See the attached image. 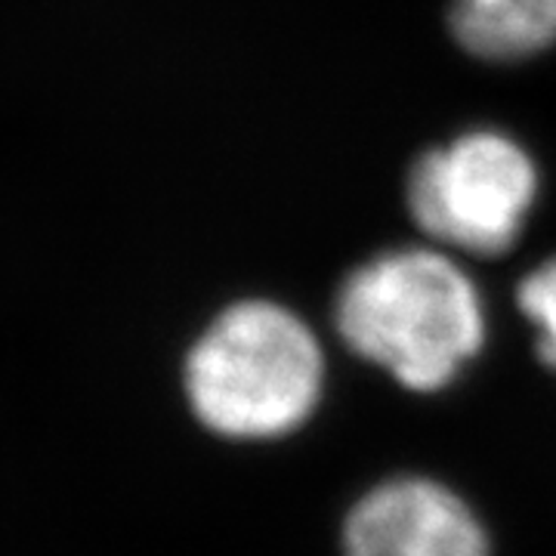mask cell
<instances>
[{
	"label": "cell",
	"mask_w": 556,
	"mask_h": 556,
	"mask_svg": "<svg viewBox=\"0 0 556 556\" xmlns=\"http://www.w3.org/2000/svg\"><path fill=\"white\" fill-rule=\"evenodd\" d=\"M334 325L356 356L420 393L452 383L485 340L477 285L455 260L427 248L362 263L340 288Z\"/></svg>",
	"instance_id": "1"
},
{
	"label": "cell",
	"mask_w": 556,
	"mask_h": 556,
	"mask_svg": "<svg viewBox=\"0 0 556 556\" xmlns=\"http://www.w3.org/2000/svg\"><path fill=\"white\" fill-rule=\"evenodd\" d=\"M321 375L313 331L278 303L248 300L201 334L186 362V393L219 437L273 439L313 415Z\"/></svg>",
	"instance_id": "2"
},
{
	"label": "cell",
	"mask_w": 556,
	"mask_h": 556,
	"mask_svg": "<svg viewBox=\"0 0 556 556\" xmlns=\"http://www.w3.org/2000/svg\"><path fill=\"white\" fill-rule=\"evenodd\" d=\"M535 195V161L497 130H470L430 149L405 186L417 229L477 257H497L517 244Z\"/></svg>",
	"instance_id": "3"
},
{
	"label": "cell",
	"mask_w": 556,
	"mask_h": 556,
	"mask_svg": "<svg viewBox=\"0 0 556 556\" xmlns=\"http://www.w3.org/2000/svg\"><path fill=\"white\" fill-rule=\"evenodd\" d=\"M346 556H489L473 510L433 479H390L353 507Z\"/></svg>",
	"instance_id": "4"
},
{
	"label": "cell",
	"mask_w": 556,
	"mask_h": 556,
	"mask_svg": "<svg viewBox=\"0 0 556 556\" xmlns=\"http://www.w3.org/2000/svg\"><path fill=\"white\" fill-rule=\"evenodd\" d=\"M448 28L477 60H529L556 43V0H455Z\"/></svg>",
	"instance_id": "5"
},
{
	"label": "cell",
	"mask_w": 556,
	"mask_h": 556,
	"mask_svg": "<svg viewBox=\"0 0 556 556\" xmlns=\"http://www.w3.org/2000/svg\"><path fill=\"white\" fill-rule=\"evenodd\" d=\"M519 309L538 328V356L556 368V257L541 263L519 281Z\"/></svg>",
	"instance_id": "6"
}]
</instances>
